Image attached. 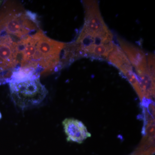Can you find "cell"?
I'll return each instance as SVG.
<instances>
[{
	"label": "cell",
	"instance_id": "cell-6",
	"mask_svg": "<svg viewBox=\"0 0 155 155\" xmlns=\"http://www.w3.org/2000/svg\"><path fill=\"white\" fill-rule=\"evenodd\" d=\"M63 125L68 141L81 143L91 137L85 125L78 119L67 118L63 121Z\"/></svg>",
	"mask_w": 155,
	"mask_h": 155
},
{
	"label": "cell",
	"instance_id": "cell-7",
	"mask_svg": "<svg viewBox=\"0 0 155 155\" xmlns=\"http://www.w3.org/2000/svg\"><path fill=\"white\" fill-rule=\"evenodd\" d=\"M107 60L122 72L127 80L136 75L133 68L124 52L115 45L113 51L108 55Z\"/></svg>",
	"mask_w": 155,
	"mask_h": 155
},
{
	"label": "cell",
	"instance_id": "cell-2",
	"mask_svg": "<svg viewBox=\"0 0 155 155\" xmlns=\"http://www.w3.org/2000/svg\"><path fill=\"white\" fill-rule=\"evenodd\" d=\"M12 101L22 110L39 104L48 94V91L38 78L9 83Z\"/></svg>",
	"mask_w": 155,
	"mask_h": 155
},
{
	"label": "cell",
	"instance_id": "cell-4",
	"mask_svg": "<svg viewBox=\"0 0 155 155\" xmlns=\"http://www.w3.org/2000/svg\"><path fill=\"white\" fill-rule=\"evenodd\" d=\"M83 3L85 18L84 26L81 31L95 38H113L101 16L98 2L96 1H85Z\"/></svg>",
	"mask_w": 155,
	"mask_h": 155
},
{
	"label": "cell",
	"instance_id": "cell-3",
	"mask_svg": "<svg viewBox=\"0 0 155 155\" xmlns=\"http://www.w3.org/2000/svg\"><path fill=\"white\" fill-rule=\"evenodd\" d=\"M17 41L9 35H0V85L10 83L19 69V41Z\"/></svg>",
	"mask_w": 155,
	"mask_h": 155
},
{
	"label": "cell",
	"instance_id": "cell-1",
	"mask_svg": "<svg viewBox=\"0 0 155 155\" xmlns=\"http://www.w3.org/2000/svg\"><path fill=\"white\" fill-rule=\"evenodd\" d=\"M38 26L35 15L31 13H15L7 6L0 11V35L21 39L34 33Z\"/></svg>",
	"mask_w": 155,
	"mask_h": 155
},
{
	"label": "cell",
	"instance_id": "cell-8",
	"mask_svg": "<svg viewBox=\"0 0 155 155\" xmlns=\"http://www.w3.org/2000/svg\"><path fill=\"white\" fill-rule=\"evenodd\" d=\"M2 114H1V112H0V119L2 118Z\"/></svg>",
	"mask_w": 155,
	"mask_h": 155
},
{
	"label": "cell",
	"instance_id": "cell-5",
	"mask_svg": "<svg viewBox=\"0 0 155 155\" xmlns=\"http://www.w3.org/2000/svg\"><path fill=\"white\" fill-rule=\"evenodd\" d=\"M118 40L122 51L132 67L135 68L138 79L147 76L155 78L151 75L149 71L147 56L143 51L122 39L119 38Z\"/></svg>",
	"mask_w": 155,
	"mask_h": 155
}]
</instances>
